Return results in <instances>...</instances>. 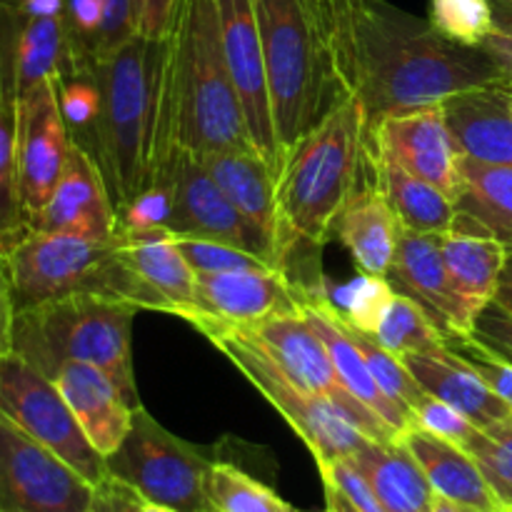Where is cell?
<instances>
[{
  "mask_svg": "<svg viewBox=\"0 0 512 512\" xmlns=\"http://www.w3.org/2000/svg\"><path fill=\"white\" fill-rule=\"evenodd\" d=\"M43 233L78 235L90 240L118 238V213L105 180L88 150L73 143L68 165L50 193L45 208L28 223Z\"/></svg>",
  "mask_w": 512,
  "mask_h": 512,
  "instance_id": "d6986e66",
  "label": "cell"
},
{
  "mask_svg": "<svg viewBox=\"0 0 512 512\" xmlns=\"http://www.w3.org/2000/svg\"><path fill=\"white\" fill-rule=\"evenodd\" d=\"M298 300L303 315L308 318V323L313 325L315 333L320 335L325 348H328L335 373H338L345 390H348L363 408H368L370 413L395 435V438H403V435L413 428V415L405 413L398 403H393V400L383 393V388L375 383L373 373H370L368 363H365L363 353H360L358 343H355L353 330L343 323V318H340V315L335 313L333 305H330L328 295H325V283L313 290H298Z\"/></svg>",
  "mask_w": 512,
  "mask_h": 512,
  "instance_id": "ffe728a7",
  "label": "cell"
},
{
  "mask_svg": "<svg viewBox=\"0 0 512 512\" xmlns=\"http://www.w3.org/2000/svg\"><path fill=\"white\" fill-rule=\"evenodd\" d=\"M428 23L453 43L480 48L493 33V0H428Z\"/></svg>",
  "mask_w": 512,
  "mask_h": 512,
  "instance_id": "d590c367",
  "label": "cell"
},
{
  "mask_svg": "<svg viewBox=\"0 0 512 512\" xmlns=\"http://www.w3.org/2000/svg\"><path fill=\"white\" fill-rule=\"evenodd\" d=\"M393 293L395 290L388 283V278H375V275L365 273L355 278L353 283L343 285V288H328L325 285V295H328L335 313L343 318V323L355 333L368 335V338L378 328Z\"/></svg>",
  "mask_w": 512,
  "mask_h": 512,
  "instance_id": "e575fe53",
  "label": "cell"
},
{
  "mask_svg": "<svg viewBox=\"0 0 512 512\" xmlns=\"http://www.w3.org/2000/svg\"><path fill=\"white\" fill-rule=\"evenodd\" d=\"M353 335L360 353H363L365 363H368L370 373H373L375 383L383 388V393L388 395L393 403H398L405 413L413 415V410L428 398V393H425V390L420 388L418 380L410 375L408 365L403 363V358L388 353L383 345H378L373 338H368V335H360L355 333V330Z\"/></svg>",
  "mask_w": 512,
  "mask_h": 512,
  "instance_id": "f35d334b",
  "label": "cell"
},
{
  "mask_svg": "<svg viewBox=\"0 0 512 512\" xmlns=\"http://www.w3.org/2000/svg\"><path fill=\"white\" fill-rule=\"evenodd\" d=\"M323 490H325V512H360L343 493H340L338 488H335L333 483H328V480H323Z\"/></svg>",
  "mask_w": 512,
  "mask_h": 512,
  "instance_id": "681fc988",
  "label": "cell"
},
{
  "mask_svg": "<svg viewBox=\"0 0 512 512\" xmlns=\"http://www.w3.org/2000/svg\"><path fill=\"white\" fill-rule=\"evenodd\" d=\"M0 413L53 450L90 485L108 478V463L93 448L53 378L10 350L0 358Z\"/></svg>",
  "mask_w": 512,
  "mask_h": 512,
  "instance_id": "30bf717a",
  "label": "cell"
},
{
  "mask_svg": "<svg viewBox=\"0 0 512 512\" xmlns=\"http://www.w3.org/2000/svg\"><path fill=\"white\" fill-rule=\"evenodd\" d=\"M180 253L190 263V268L198 275H218V273H235V270H253V268H273L258 258L250 250L238 248V245L215 243V240H198V238H175Z\"/></svg>",
  "mask_w": 512,
  "mask_h": 512,
  "instance_id": "ab89813d",
  "label": "cell"
},
{
  "mask_svg": "<svg viewBox=\"0 0 512 512\" xmlns=\"http://www.w3.org/2000/svg\"><path fill=\"white\" fill-rule=\"evenodd\" d=\"M495 25L480 48L490 55L503 73L505 83L512 88V0H493Z\"/></svg>",
  "mask_w": 512,
  "mask_h": 512,
  "instance_id": "f6af8a7d",
  "label": "cell"
},
{
  "mask_svg": "<svg viewBox=\"0 0 512 512\" xmlns=\"http://www.w3.org/2000/svg\"><path fill=\"white\" fill-rule=\"evenodd\" d=\"M78 73L88 78L93 98L70 135L98 165L120 220L175 153L165 38L135 33Z\"/></svg>",
  "mask_w": 512,
  "mask_h": 512,
  "instance_id": "7a4b0ae2",
  "label": "cell"
},
{
  "mask_svg": "<svg viewBox=\"0 0 512 512\" xmlns=\"http://www.w3.org/2000/svg\"><path fill=\"white\" fill-rule=\"evenodd\" d=\"M335 235L345 245L360 273L388 278L395 253H398L403 225L385 200L383 190L378 188V178L363 183L350 195L343 213L338 215Z\"/></svg>",
  "mask_w": 512,
  "mask_h": 512,
  "instance_id": "603a6c76",
  "label": "cell"
},
{
  "mask_svg": "<svg viewBox=\"0 0 512 512\" xmlns=\"http://www.w3.org/2000/svg\"><path fill=\"white\" fill-rule=\"evenodd\" d=\"M433 512H473V510L463 508V505L453 503V500H448V498H440V495H435Z\"/></svg>",
  "mask_w": 512,
  "mask_h": 512,
  "instance_id": "816d5d0a",
  "label": "cell"
},
{
  "mask_svg": "<svg viewBox=\"0 0 512 512\" xmlns=\"http://www.w3.org/2000/svg\"><path fill=\"white\" fill-rule=\"evenodd\" d=\"M73 150L58 78H45L15 100V163L25 225L45 208Z\"/></svg>",
  "mask_w": 512,
  "mask_h": 512,
  "instance_id": "5bb4252c",
  "label": "cell"
},
{
  "mask_svg": "<svg viewBox=\"0 0 512 512\" xmlns=\"http://www.w3.org/2000/svg\"><path fill=\"white\" fill-rule=\"evenodd\" d=\"M280 150L290 153L343 100L325 0H253ZM283 170V168H280Z\"/></svg>",
  "mask_w": 512,
  "mask_h": 512,
  "instance_id": "5b68a950",
  "label": "cell"
},
{
  "mask_svg": "<svg viewBox=\"0 0 512 512\" xmlns=\"http://www.w3.org/2000/svg\"><path fill=\"white\" fill-rule=\"evenodd\" d=\"M120 255L138 273V278L168 305L170 315L185 318L195 308V280L185 255L170 233H153L143 238L120 240Z\"/></svg>",
  "mask_w": 512,
  "mask_h": 512,
  "instance_id": "4dcf8cb0",
  "label": "cell"
},
{
  "mask_svg": "<svg viewBox=\"0 0 512 512\" xmlns=\"http://www.w3.org/2000/svg\"><path fill=\"white\" fill-rule=\"evenodd\" d=\"M105 463L113 478L138 490L148 503L180 512L210 510L205 478L215 460L203 448L165 430L143 405L133 410L128 435Z\"/></svg>",
  "mask_w": 512,
  "mask_h": 512,
  "instance_id": "9c48e42d",
  "label": "cell"
},
{
  "mask_svg": "<svg viewBox=\"0 0 512 512\" xmlns=\"http://www.w3.org/2000/svg\"><path fill=\"white\" fill-rule=\"evenodd\" d=\"M13 320H15L13 290H10L8 270H5L3 253H0V358L8 355L10 348H13Z\"/></svg>",
  "mask_w": 512,
  "mask_h": 512,
  "instance_id": "c3c4849f",
  "label": "cell"
},
{
  "mask_svg": "<svg viewBox=\"0 0 512 512\" xmlns=\"http://www.w3.org/2000/svg\"><path fill=\"white\" fill-rule=\"evenodd\" d=\"M198 158L230 203L268 240L278 260V173L270 168L268 160L258 150H223Z\"/></svg>",
  "mask_w": 512,
  "mask_h": 512,
  "instance_id": "d4e9b609",
  "label": "cell"
},
{
  "mask_svg": "<svg viewBox=\"0 0 512 512\" xmlns=\"http://www.w3.org/2000/svg\"><path fill=\"white\" fill-rule=\"evenodd\" d=\"M300 310L298 290L285 270L253 268L198 275L195 308L185 315L195 330L253 328L273 315Z\"/></svg>",
  "mask_w": 512,
  "mask_h": 512,
  "instance_id": "2e32d148",
  "label": "cell"
},
{
  "mask_svg": "<svg viewBox=\"0 0 512 512\" xmlns=\"http://www.w3.org/2000/svg\"><path fill=\"white\" fill-rule=\"evenodd\" d=\"M450 348L458 350V353L473 365L475 373L485 380V385H488L500 400H505V403L512 408V365L510 363L490 355L488 350L475 345L473 340H455V343H450Z\"/></svg>",
  "mask_w": 512,
  "mask_h": 512,
  "instance_id": "7bdbcfd3",
  "label": "cell"
},
{
  "mask_svg": "<svg viewBox=\"0 0 512 512\" xmlns=\"http://www.w3.org/2000/svg\"><path fill=\"white\" fill-rule=\"evenodd\" d=\"M388 283L393 285L395 293L413 298L438 323L450 343L470 338L475 318L450 283L440 250V235L403 230Z\"/></svg>",
  "mask_w": 512,
  "mask_h": 512,
  "instance_id": "ac0fdd59",
  "label": "cell"
},
{
  "mask_svg": "<svg viewBox=\"0 0 512 512\" xmlns=\"http://www.w3.org/2000/svg\"><path fill=\"white\" fill-rule=\"evenodd\" d=\"M510 423H512V418H510Z\"/></svg>",
  "mask_w": 512,
  "mask_h": 512,
  "instance_id": "91938a15",
  "label": "cell"
},
{
  "mask_svg": "<svg viewBox=\"0 0 512 512\" xmlns=\"http://www.w3.org/2000/svg\"><path fill=\"white\" fill-rule=\"evenodd\" d=\"M373 163L378 188L383 190L385 200L398 215L403 230L428 235H443L453 230L458 213H455V200L450 195H445L443 190L425 183V180L415 178L408 170H403L398 163L375 153V150Z\"/></svg>",
  "mask_w": 512,
  "mask_h": 512,
  "instance_id": "1f68e13d",
  "label": "cell"
},
{
  "mask_svg": "<svg viewBox=\"0 0 512 512\" xmlns=\"http://www.w3.org/2000/svg\"><path fill=\"white\" fill-rule=\"evenodd\" d=\"M368 140L375 153L455 200L460 188V153L445 123L443 105H423L390 115L370 130Z\"/></svg>",
  "mask_w": 512,
  "mask_h": 512,
  "instance_id": "e0dca14e",
  "label": "cell"
},
{
  "mask_svg": "<svg viewBox=\"0 0 512 512\" xmlns=\"http://www.w3.org/2000/svg\"><path fill=\"white\" fill-rule=\"evenodd\" d=\"M455 213L453 228L490 235L512 253V165L478 163L460 155Z\"/></svg>",
  "mask_w": 512,
  "mask_h": 512,
  "instance_id": "4316f807",
  "label": "cell"
},
{
  "mask_svg": "<svg viewBox=\"0 0 512 512\" xmlns=\"http://www.w3.org/2000/svg\"><path fill=\"white\" fill-rule=\"evenodd\" d=\"M63 0H0V90L15 103L45 78H68Z\"/></svg>",
  "mask_w": 512,
  "mask_h": 512,
  "instance_id": "7c38bea8",
  "label": "cell"
},
{
  "mask_svg": "<svg viewBox=\"0 0 512 512\" xmlns=\"http://www.w3.org/2000/svg\"><path fill=\"white\" fill-rule=\"evenodd\" d=\"M140 512H180V510L165 508V505H158V503H148V500H145V503H143V508H140Z\"/></svg>",
  "mask_w": 512,
  "mask_h": 512,
  "instance_id": "f5cc1de1",
  "label": "cell"
},
{
  "mask_svg": "<svg viewBox=\"0 0 512 512\" xmlns=\"http://www.w3.org/2000/svg\"><path fill=\"white\" fill-rule=\"evenodd\" d=\"M155 183H165V188H168L165 228L173 238H198L238 245V248L250 250L268 265L278 268V260H275L268 240L230 203V198L215 183V178L208 173L198 155L175 148Z\"/></svg>",
  "mask_w": 512,
  "mask_h": 512,
  "instance_id": "8fae6325",
  "label": "cell"
},
{
  "mask_svg": "<svg viewBox=\"0 0 512 512\" xmlns=\"http://www.w3.org/2000/svg\"><path fill=\"white\" fill-rule=\"evenodd\" d=\"M205 338L263 393L308 445L318 468L348 460L370 440L348 415L320 395L295 383L255 340L238 328H208Z\"/></svg>",
  "mask_w": 512,
  "mask_h": 512,
  "instance_id": "ba28073f",
  "label": "cell"
},
{
  "mask_svg": "<svg viewBox=\"0 0 512 512\" xmlns=\"http://www.w3.org/2000/svg\"><path fill=\"white\" fill-rule=\"evenodd\" d=\"M88 480L0 413V512H88Z\"/></svg>",
  "mask_w": 512,
  "mask_h": 512,
  "instance_id": "4fadbf2b",
  "label": "cell"
},
{
  "mask_svg": "<svg viewBox=\"0 0 512 512\" xmlns=\"http://www.w3.org/2000/svg\"><path fill=\"white\" fill-rule=\"evenodd\" d=\"M505 512H512V508H505Z\"/></svg>",
  "mask_w": 512,
  "mask_h": 512,
  "instance_id": "9f6ffc18",
  "label": "cell"
},
{
  "mask_svg": "<svg viewBox=\"0 0 512 512\" xmlns=\"http://www.w3.org/2000/svg\"><path fill=\"white\" fill-rule=\"evenodd\" d=\"M53 383L63 393L93 448L103 458L113 455L128 435L135 410L115 380L95 365L70 360L55 370Z\"/></svg>",
  "mask_w": 512,
  "mask_h": 512,
  "instance_id": "7402d4cb",
  "label": "cell"
},
{
  "mask_svg": "<svg viewBox=\"0 0 512 512\" xmlns=\"http://www.w3.org/2000/svg\"><path fill=\"white\" fill-rule=\"evenodd\" d=\"M348 460L365 475L388 512H433L435 490L400 440H365L363 448Z\"/></svg>",
  "mask_w": 512,
  "mask_h": 512,
  "instance_id": "f1b7e54d",
  "label": "cell"
},
{
  "mask_svg": "<svg viewBox=\"0 0 512 512\" xmlns=\"http://www.w3.org/2000/svg\"><path fill=\"white\" fill-rule=\"evenodd\" d=\"M413 425L438 435V438L448 440V443L460 445V448H465L468 440L475 435V430H478V425L470 423V420L465 418L463 413H458L453 405L443 403V400L433 398V395H428V398L413 410Z\"/></svg>",
  "mask_w": 512,
  "mask_h": 512,
  "instance_id": "60d3db41",
  "label": "cell"
},
{
  "mask_svg": "<svg viewBox=\"0 0 512 512\" xmlns=\"http://www.w3.org/2000/svg\"><path fill=\"white\" fill-rule=\"evenodd\" d=\"M325 13L340 78L368 133L390 115L505 83L483 48L443 38L428 18L388 0H325Z\"/></svg>",
  "mask_w": 512,
  "mask_h": 512,
  "instance_id": "6da1fadb",
  "label": "cell"
},
{
  "mask_svg": "<svg viewBox=\"0 0 512 512\" xmlns=\"http://www.w3.org/2000/svg\"><path fill=\"white\" fill-rule=\"evenodd\" d=\"M175 148L195 155L255 150L225 58L215 0H178L165 35Z\"/></svg>",
  "mask_w": 512,
  "mask_h": 512,
  "instance_id": "277c9868",
  "label": "cell"
},
{
  "mask_svg": "<svg viewBox=\"0 0 512 512\" xmlns=\"http://www.w3.org/2000/svg\"><path fill=\"white\" fill-rule=\"evenodd\" d=\"M440 250L453 290L468 313L478 320V315L495 300L500 275L512 255L510 248L490 235L453 228L440 235Z\"/></svg>",
  "mask_w": 512,
  "mask_h": 512,
  "instance_id": "83f0119b",
  "label": "cell"
},
{
  "mask_svg": "<svg viewBox=\"0 0 512 512\" xmlns=\"http://www.w3.org/2000/svg\"><path fill=\"white\" fill-rule=\"evenodd\" d=\"M443 115L463 158L512 165V88L483 85L443 100Z\"/></svg>",
  "mask_w": 512,
  "mask_h": 512,
  "instance_id": "44dd1931",
  "label": "cell"
},
{
  "mask_svg": "<svg viewBox=\"0 0 512 512\" xmlns=\"http://www.w3.org/2000/svg\"><path fill=\"white\" fill-rule=\"evenodd\" d=\"M490 512H505V510H490Z\"/></svg>",
  "mask_w": 512,
  "mask_h": 512,
  "instance_id": "11a10c76",
  "label": "cell"
},
{
  "mask_svg": "<svg viewBox=\"0 0 512 512\" xmlns=\"http://www.w3.org/2000/svg\"><path fill=\"white\" fill-rule=\"evenodd\" d=\"M370 338L398 358L408 353L440 355L450 348V340L445 338L438 323L413 298L403 293H393L378 328Z\"/></svg>",
  "mask_w": 512,
  "mask_h": 512,
  "instance_id": "d6a6232c",
  "label": "cell"
},
{
  "mask_svg": "<svg viewBox=\"0 0 512 512\" xmlns=\"http://www.w3.org/2000/svg\"><path fill=\"white\" fill-rule=\"evenodd\" d=\"M238 330H243L250 340H255L295 383L343 410L370 440H378V443H395L398 440L368 408H363L345 390L338 373H335L328 348L313 330V325L308 323L303 310L273 315V318L263 320L253 328Z\"/></svg>",
  "mask_w": 512,
  "mask_h": 512,
  "instance_id": "9a60e30c",
  "label": "cell"
},
{
  "mask_svg": "<svg viewBox=\"0 0 512 512\" xmlns=\"http://www.w3.org/2000/svg\"><path fill=\"white\" fill-rule=\"evenodd\" d=\"M138 305L98 293H73L33 308L15 310L13 353L53 378L63 363L78 360L105 370L133 408L138 388L133 375V320Z\"/></svg>",
  "mask_w": 512,
  "mask_h": 512,
  "instance_id": "8992f818",
  "label": "cell"
},
{
  "mask_svg": "<svg viewBox=\"0 0 512 512\" xmlns=\"http://www.w3.org/2000/svg\"><path fill=\"white\" fill-rule=\"evenodd\" d=\"M318 473L320 480L333 483L360 512H388L378 500V495H375V490L370 488L368 480H365V475L350 460L325 465V468H318Z\"/></svg>",
  "mask_w": 512,
  "mask_h": 512,
  "instance_id": "ee69618b",
  "label": "cell"
},
{
  "mask_svg": "<svg viewBox=\"0 0 512 512\" xmlns=\"http://www.w3.org/2000/svg\"><path fill=\"white\" fill-rule=\"evenodd\" d=\"M63 15L73 65L70 75L138 33V0H63Z\"/></svg>",
  "mask_w": 512,
  "mask_h": 512,
  "instance_id": "f546056e",
  "label": "cell"
},
{
  "mask_svg": "<svg viewBox=\"0 0 512 512\" xmlns=\"http://www.w3.org/2000/svg\"><path fill=\"white\" fill-rule=\"evenodd\" d=\"M403 363L425 393L453 405L480 430L512 418L510 405L485 385V380L458 350L448 348L440 355L408 353L403 355Z\"/></svg>",
  "mask_w": 512,
  "mask_h": 512,
  "instance_id": "cb8c5ba5",
  "label": "cell"
},
{
  "mask_svg": "<svg viewBox=\"0 0 512 512\" xmlns=\"http://www.w3.org/2000/svg\"><path fill=\"white\" fill-rule=\"evenodd\" d=\"M205 495L215 512H300L285 503L273 488L240 470L238 465L215 460L205 478Z\"/></svg>",
  "mask_w": 512,
  "mask_h": 512,
  "instance_id": "836d02e7",
  "label": "cell"
},
{
  "mask_svg": "<svg viewBox=\"0 0 512 512\" xmlns=\"http://www.w3.org/2000/svg\"><path fill=\"white\" fill-rule=\"evenodd\" d=\"M400 443L418 460L435 495L453 500V503L473 512L505 510L500 500L495 498L480 465L465 448L448 443V440L438 438V435L428 433L418 425H413L400 438Z\"/></svg>",
  "mask_w": 512,
  "mask_h": 512,
  "instance_id": "484cf974",
  "label": "cell"
},
{
  "mask_svg": "<svg viewBox=\"0 0 512 512\" xmlns=\"http://www.w3.org/2000/svg\"><path fill=\"white\" fill-rule=\"evenodd\" d=\"M495 305H500L503 310H508L512 313V255L508 260V265H505L503 275H500V285H498V293H495Z\"/></svg>",
  "mask_w": 512,
  "mask_h": 512,
  "instance_id": "f907efd6",
  "label": "cell"
},
{
  "mask_svg": "<svg viewBox=\"0 0 512 512\" xmlns=\"http://www.w3.org/2000/svg\"><path fill=\"white\" fill-rule=\"evenodd\" d=\"M0 253L8 270L15 310L73 293H98L130 300L140 310L168 313L165 300L123 260L120 238L90 240L25 228Z\"/></svg>",
  "mask_w": 512,
  "mask_h": 512,
  "instance_id": "52a82bcc",
  "label": "cell"
},
{
  "mask_svg": "<svg viewBox=\"0 0 512 512\" xmlns=\"http://www.w3.org/2000/svg\"><path fill=\"white\" fill-rule=\"evenodd\" d=\"M138 13H140V0H138Z\"/></svg>",
  "mask_w": 512,
  "mask_h": 512,
  "instance_id": "6f0895ef",
  "label": "cell"
},
{
  "mask_svg": "<svg viewBox=\"0 0 512 512\" xmlns=\"http://www.w3.org/2000/svg\"><path fill=\"white\" fill-rule=\"evenodd\" d=\"M468 340H473L475 345L488 350L490 355L512 365V313L490 303L475 320L473 333H470Z\"/></svg>",
  "mask_w": 512,
  "mask_h": 512,
  "instance_id": "b9f144b4",
  "label": "cell"
},
{
  "mask_svg": "<svg viewBox=\"0 0 512 512\" xmlns=\"http://www.w3.org/2000/svg\"><path fill=\"white\" fill-rule=\"evenodd\" d=\"M475 463L483 470L485 480L493 488L495 498L503 508H512V423L490 425L485 430H475L473 438L465 445Z\"/></svg>",
  "mask_w": 512,
  "mask_h": 512,
  "instance_id": "74e56055",
  "label": "cell"
},
{
  "mask_svg": "<svg viewBox=\"0 0 512 512\" xmlns=\"http://www.w3.org/2000/svg\"><path fill=\"white\" fill-rule=\"evenodd\" d=\"M178 0H140L138 33L145 38H165Z\"/></svg>",
  "mask_w": 512,
  "mask_h": 512,
  "instance_id": "7dc6e473",
  "label": "cell"
},
{
  "mask_svg": "<svg viewBox=\"0 0 512 512\" xmlns=\"http://www.w3.org/2000/svg\"><path fill=\"white\" fill-rule=\"evenodd\" d=\"M0 103H10V100L3 98V90H0ZM13 105H15V103H13Z\"/></svg>",
  "mask_w": 512,
  "mask_h": 512,
  "instance_id": "db71d44e",
  "label": "cell"
},
{
  "mask_svg": "<svg viewBox=\"0 0 512 512\" xmlns=\"http://www.w3.org/2000/svg\"><path fill=\"white\" fill-rule=\"evenodd\" d=\"M205 512H215V510H205Z\"/></svg>",
  "mask_w": 512,
  "mask_h": 512,
  "instance_id": "680465c9",
  "label": "cell"
},
{
  "mask_svg": "<svg viewBox=\"0 0 512 512\" xmlns=\"http://www.w3.org/2000/svg\"><path fill=\"white\" fill-rule=\"evenodd\" d=\"M143 503L145 498L138 490L108 475V478L95 485L93 503H90L88 512H140Z\"/></svg>",
  "mask_w": 512,
  "mask_h": 512,
  "instance_id": "bcb514c9",
  "label": "cell"
},
{
  "mask_svg": "<svg viewBox=\"0 0 512 512\" xmlns=\"http://www.w3.org/2000/svg\"><path fill=\"white\" fill-rule=\"evenodd\" d=\"M375 178L373 148L358 98H348L285 155L278 175V265L300 245L320 248L350 195Z\"/></svg>",
  "mask_w": 512,
  "mask_h": 512,
  "instance_id": "3957f363",
  "label": "cell"
},
{
  "mask_svg": "<svg viewBox=\"0 0 512 512\" xmlns=\"http://www.w3.org/2000/svg\"><path fill=\"white\" fill-rule=\"evenodd\" d=\"M25 228L15 163V105L0 103V250Z\"/></svg>",
  "mask_w": 512,
  "mask_h": 512,
  "instance_id": "8d00e7d4",
  "label": "cell"
}]
</instances>
